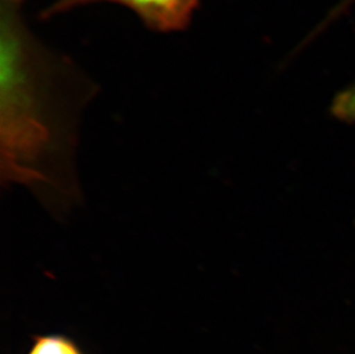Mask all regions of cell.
<instances>
[{
    "mask_svg": "<svg viewBox=\"0 0 355 354\" xmlns=\"http://www.w3.org/2000/svg\"><path fill=\"white\" fill-rule=\"evenodd\" d=\"M24 0H1L0 171L3 185L61 191L58 166L71 144L60 71L22 17Z\"/></svg>",
    "mask_w": 355,
    "mask_h": 354,
    "instance_id": "obj_1",
    "label": "cell"
},
{
    "mask_svg": "<svg viewBox=\"0 0 355 354\" xmlns=\"http://www.w3.org/2000/svg\"><path fill=\"white\" fill-rule=\"evenodd\" d=\"M108 1L125 6L150 29L160 33L183 31L191 22L192 15L200 0H55L42 13L44 19L66 13L87 3Z\"/></svg>",
    "mask_w": 355,
    "mask_h": 354,
    "instance_id": "obj_2",
    "label": "cell"
},
{
    "mask_svg": "<svg viewBox=\"0 0 355 354\" xmlns=\"http://www.w3.org/2000/svg\"><path fill=\"white\" fill-rule=\"evenodd\" d=\"M28 354H82L78 345L62 335H45L34 338Z\"/></svg>",
    "mask_w": 355,
    "mask_h": 354,
    "instance_id": "obj_3",
    "label": "cell"
},
{
    "mask_svg": "<svg viewBox=\"0 0 355 354\" xmlns=\"http://www.w3.org/2000/svg\"><path fill=\"white\" fill-rule=\"evenodd\" d=\"M332 113L340 120L355 124V83L343 90L335 98L332 104Z\"/></svg>",
    "mask_w": 355,
    "mask_h": 354,
    "instance_id": "obj_4",
    "label": "cell"
},
{
    "mask_svg": "<svg viewBox=\"0 0 355 354\" xmlns=\"http://www.w3.org/2000/svg\"><path fill=\"white\" fill-rule=\"evenodd\" d=\"M353 1H354V0H345L344 3H343L342 10H344L345 7H349V3H353Z\"/></svg>",
    "mask_w": 355,
    "mask_h": 354,
    "instance_id": "obj_5",
    "label": "cell"
}]
</instances>
